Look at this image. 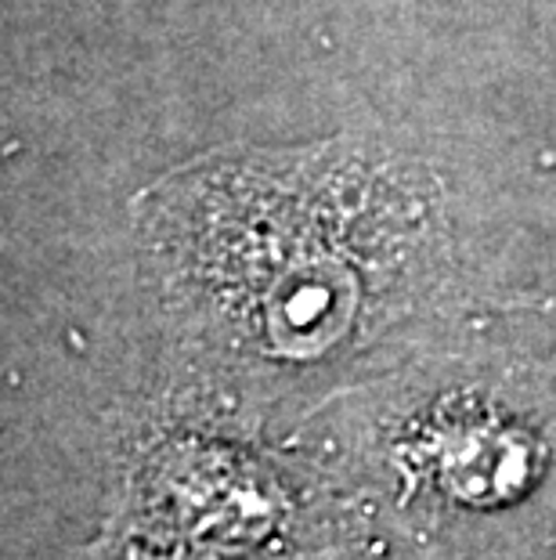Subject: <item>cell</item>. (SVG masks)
<instances>
[{"label": "cell", "mask_w": 556, "mask_h": 560, "mask_svg": "<svg viewBox=\"0 0 556 560\" xmlns=\"http://www.w3.org/2000/svg\"><path fill=\"white\" fill-rule=\"evenodd\" d=\"M145 369L120 398L289 438L459 329L441 188L394 152L232 149L141 199Z\"/></svg>", "instance_id": "obj_1"}, {"label": "cell", "mask_w": 556, "mask_h": 560, "mask_svg": "<svg viewBox=\"0 0 556 560\" xmlns=\"http://www.w3.org/2000/svg\"><path fill=\"white\" fill-rule=\"evenodd\" d=\"M351 528V560H535L556 546L553 332L459 326L289 434Z\"/></svg>", "instance_id": "obj_2"}, {"label": "cell", "mask_w": 556, "mask_h": 560, "mask_svg": "<svg viewBox=\"0 0 556 560\" xmlns=\"http://www.w3.org/2000/svg\"><path fill=\"white\" fill-rule=\"evenodd\" d=\"M214 560H351V528L293 438L116 398L91 478L0 560H55L87 539Z\"/></svg>", "instance_id": "obj_3"}, {"label": "cell", "mask_w": 556, "mask_h": 560, "mask_svg": "<svg viewBox=\"0 0 556 560\" xmlns=\"http://www.w3.org/2000/svg\"><path fill=\"white\" fill-rule=\"evenodd\" d=\"M55 560H214V557H196V553H170V550H152V546L141 542H127V539H87L66 550L62 557Z\"/></svg>", "instance_id": "obj_4"}, {"label": "cell", "mask_w": 556, "mask_h": 560, "mask_svg": "<svg viewBox=\"0 0 556 560\" xmlns=\"http://www.w3.org/2000/svg\"><path fill=\"white\" fill-rule=\"evenodd\" d=\"M535 560H556V546H549V550H546V553H539Z\"/></svg>", "instance_id": "obj_5"}]
</instances>
